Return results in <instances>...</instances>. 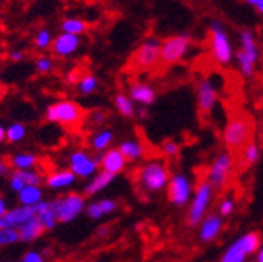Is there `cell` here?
<instances>
[{
	"mask_svg": "<svg viewBox=\"0 0 263 262\" xmlns=\"http://www.w3.org/2000/svg\"><path fill=\"white\" fill-rule=\"evenodd\" d=\"M113 181H115V176H113V174L105 173V171H99V173H96V174L91 178L89 184L85 187V195L94 196V195H97V193H101V191L105 190Z\"/></svg>",
	"mask_w": 263,
	"mask_h": 262,
	"instance_id": "23",
	"label": "cell"
},
{
	"mask_svg": "<svg viewBox=\"0 0 263 262\" xmlns=\"http://www.w3.org/2000/svg\"><path fill=\"white\" fill-rule=\"evenodd\" d=\"M97 88H99V80H97V77L94 74H89V73L85 74V76H82L80 80H79V83H77V90L83 96L92 94Z\"/></svg>",
	"mask_w": 263,
	"mask_h": 262,
	"instance_id": "29",
	"label": "cell"
},
{
	"mask_svg": "<svg viewBox=\"0 0 263 262\" xmlns=\"http://www.w3.org/2000/svg\"><path fill=\"white\" fill-rule=\"evenodd\" d=\"M191 43V37L188 35H176L164 40L160 47V61L164 64H173L180 61Z\"/></svg>",
	"mask_w": 263,
	"mask_h": 262,
	"instance_id": "9",
	"label": "cell"
},
{
	"mask_svg": "<svg viewBox=\"0 0 263 262\" xmlns=\"http://www.w3.org/2000/svg\"><path fill=\"white\" fill-rule=\"evenodd\" d=\"M99 170L97 162L85 151H74L69 155V171L76 178H92Z\"/></svg>",
	"mask_w": 263,
	"mask_h": 262,
	"instance_id": "13",
	"label": "cell"
},
{
	"mask_svg": "<svg viewBox=\"0 0 263 262\" xmlns=\"http://www.w3.org/2000/svg\"><path fill=\"white\" fill-rule=\"evenodd\" d=\"M234 211H235V203H234V200L226 198V200L219 204V215H221V217H229Z\"/></svg>",
	"mask_w": 263,
	"mask_h": 262,
	"instance_id": "40",
	"label": "cell"
},
{
	"mask_svg": "<svg viewBox=\"0 0 263 262\" xmlns=\"http://www.w3.org/2000/svg\"><path fill=\"white\" fill-rule=\"evenodd\" d=\"M251 7H254L260 14H263V0H249L248 2Z\"/></svg>",
	"mask_w": 263,
	"mask_h": 262,
	"instance_id": "47",
	"label": "cell"
},
{
	"mask_svg": "<svg viewBox=\"0 0 263 262\" xmlns=\"http://www.w3.org/2000/svg\"><path fill=\"white\" fill-rule=\"evenodd\" d=\"M19 206L25 207H35L38 203L43 201V188L36 185H25L19 193H17Z\"/></svg>",
	"mask_w": 263,
	"mask_h": 262,
	"instance_id": "22",
	"label": "cell"
},
{
	"mask_svg": "<svg viewBox=\"0 0 263 262\" xmlns=\"http://www.w3.org/2000/svg\"><path fill=\"white\" fill-rule=\"evenodd\" d=\"M60 27H61V33H68V35H74V37H80L88 30L86 21H83L80 18H66L61 21Z\"/></svg>",
	"mask_w": 263,
	"mask_h": 262,
	"instance_id": "26",
	"label": "cell"
},
{
	"mask_svg": "<svg viewBox=\"0 0 263 262\" xmlns=\"http://www.w3.org/2000/svg\"><path fill=\"white\" fill-rule=\"evenodd\" d=\"M234 170V157L229 152H222L219 154L215 162L212 163V167L209 168V174H207V182L215 188H222L230 174H232Z\"/></svg>",
	"mask_w": 263,
	"mask_h": 262,
	"instance_id": "10",
	"label": "cell"
},
{
	"mask_svg": "<svg viewBox=\"0 0 263 262\" xmlns=\"http://www.w3.org/2000/svg\"><path fill=\"white\" fill-rule=\"evenodd\" d=\"M52 33L47 30V28H41L36 31L35 35V47L38 50H46V49H50L52 46Z\"/></svg>",
	"mask_w": 263,
	"mask_h": 262,
	"instance_id": "31",
	"label": "cell"
},
{
	"mask_svg": "<svg viewBox=\"0 0 263 262\" xmlns=\"http://www.w3.org/2000/svg\"><path fill=\"white\" fill-rule=\"evenodd\" d=\"M25 185H36V187H41V182H43V176L35 171V170H28V171H19Z\"/></svg>",
	"mask_w": 263,
	"mask_h": 262,
	"instance_id": "34",
	"label": "cell"
},
{
	"mask_svg": "<svg viewBox=\"0 0 263 262\" xmlns=\"http://www.w3.org/2000/svg\"><path fill=\"white\" fill-rule=\"evenodd\" d=\"M261 247L258 233H248L230 245L221 257V262H245L249 254H254Z\"/></svg>",
	"mask_w": 263,
	"mask_h": 262,
	"instance_id": "7",
	"label": "cell"
},
{
	"mask_svg": "<svg viewBox=\"0 0 263 262\" xmlns=\"http://www.w3.org/2000/svg\"><path fill=\"white\" fill-rule=\"evenodd\" d=\"M252 121L248 116H237L230 119L224 129V143L230 151L243 149L252 135Z\"/></svg>",
	"mask_w": 263,
	"mask_h": 262,
	"instance_id": "3",
	"label": "cell"
},
{
	"mask_svg": "<svg viewBox=\"0 0 263 262\" xmlns=\"http://www.w3.org/2000/svg\"><path fill=\"white\" fill-rule=\"evenodd\" d=\"M21 262H44V256L40 251H27L22 256Z\"/></svg>",
	"mask_w": 263,
	"mask_h": 262,
	"instance_id": "41",
	"label": "cell"
},
{
	"mask_svg": "<svg viewBox=\"0 0 263 262\" xmlns=\"http://www.w3.org/2000/svg\"><path fill=\"white\" fill-rule=\"evenodd\" d=\"M24 58H25V52L21 50V49H14V50L10 52V60L14 61V63H19V61H22Z\"/></svg>",
	"mask_w": 263,
	"mask_h": 262,
	"instance_id": "44",
	"label": "cell"
},
{
	"mask_svg": "<svg viewBox=\"0 0 263 262\" xmlns=\"http://www.w3.org/2000/svg\"><path fill=\"white\" fill-rule=\"evenodd\" d=\"M17 262H21V260H17Z\"/></svg>",
	"mask_w": 263,
	"mask_h": 262,
	"instance_id": "52",
	"label": "cell"
},
{
	"mask_svg": "<svg viewBox=\"0 0 263 262\" xmlns=\"http://www.w3.org/2000/svg\"><path fill=\"white\" fill-rule=\"evenodd\" d=\"M76 179L77 178L69 170H57L46 178V185L52 190H64L74 185Z\"/></svg>",
	"mask_w": 263,
	"mask_h": 262,
	"instance_id": "21",
	"label": "cell"
},
{
	"mask_svg": "<svg viewBox=\"0 0 263 262\" xmlns=\"http://www.w3.org/2000/svg\"><path fill=\"white\" fill-rule=\"evenodd\" d=\"M16 231L19 234V242L30 243V242H35L36 239H40V236L44 233V229H43L41 223L38 221V218L33 217L28 221H25L24 224H21Z\"/></svg>",
	"mask_w": 263,
	"mask_h": 262,
	"instance_id": "20",
	"label": "cell"
},
{
	"mask_svg": "<svg viewBox=\"0 0 263 262\" xmlns=\"http://www.w3.org/2000/svg\"><path fill=\"white\" fill-rule=\"evenodd\" d=\"M241 154H243V160L246 162V165H252V163H255L260 159V148H258L257 143L249 142L241 149Z\"/></svg>",
	"mask_w": 263,
	"mask_h": 262,
	"instance_id": "30",
	"label": "cell"
},
{
	"mask_svg": "<svg viewBox=\"0 0 263 262\" xmlns=\"http://www.w3.org/2000/svg\"><path fill=\"white\" fill-rule=\"evenodd\" d=\"M99 168L105 173H110L113 176L122 173L127 167V162L124 160V157L121 155V152L118 151V148H111L107 149L105 152H102L101 155L94 157Z\"/></svg>",
	"mask_w": 263,
	"mask_h": 262,
	"instance_id": "14",
	"label": "cell"
},
{
	"mask_svg": "<svg viewBox=\"0 0 263 262\" xmlns=\"http://www.w3.org/2000/svg\"><path fill=\"white\" fill-rule=\"evenodd\" d=\"M222 229V220L219 215H207L202 221H201V228H199V239L202 242H212L215 240Z\"/></svg>",
	"mask_w": 263,
	"mask_h": 262,
	"instance_id": "18",
	"label": "cell"
},
{
	"mask_svg": "<svg viewBox=\"0 0 263 262\" xmlns=\"http://www.w3.org/2000/svg\"><path fill=\"white\" fill-rule=\"evenodd\" d=\"M257 262H263V247H260L258 254H257Z\"/></svg>",
	"mask_w": 263,
	"mask_h": 262,
	"instance_id": "51",
	"label": "cell"
},
{
	"mask_svg": "<svg viewBox=\"0 0 263 262\" xmlns=\"http://www.w3.org/2000/svg\"><path fill=\"white\" fill-rule=\"evenodd\" d=\"M108 233H110V226L102 224V226H99V228H97L96 236H97V237H107V236H108Z\"/></svg>",
	"mask_w": 263,
	"mask_h": 262,
	"instance_id": "46",
	"label": "cell"
},
{
	"mask_svg": "<svg viewBox=\"0 0 263 262\" xmlns=\"http://www.w3.org/2000/svg\"><path fill=\"white\" fill-rule=\"evenodd\" d=\"M27 135V127L24 123H13L5 129V140L10 143H19Z\"/></svg>",
	"mask_w": 263,
	"mask_h": 262,
	"instance_id": "28",
	"label": "cell"
},
{
	"mask_svg": "<svg viewBox=\"0 0 263 262\" xmlns=\"http://www.w3.org/2000/svg\"><path fill=\"white\" fill-rule=\"evenodd\" d=\"M128 97L135 104L147 107V106H152L155 102L157 94H155V90L149 83H146V82H135V83H132V86L128 90Z\"/></svg>",
	"mask_w": 263,
	"mask_h": 262,
	"instance_id": "17",
	"label": "cell"
},
{
	"mask_svg": "<svg viewBox=\"0 0 263 262\" xmlns=\"http://www.w3.org/2000/svg\"><path fill=\"white\" fill-rule=\"evenodd\" d=\"M212 198H213V187L207 181H202L197 184L194 196L191 200L188 215H186L188 224H191V226L201 224V221L205 218V214H207Z\"/></svg>",
	"mask_w": 263,
	"mask_h": 262,
	"instance_id": "6",
	"label": "cell"
},
{
	"mask_svg": "<svg viewBox=\"0 0 263 262\" xmlns=\"http://www.w3.org/2000/svg\"><path fill=\"white\" fill-rule=\"evenodd\" d=\"M160 47H161V43L158 40L151 38L144 41L134 54V64L141 69L155 68L160 63Z\"/></svg>",
	"mask_w": 263,
	"mask_h": 262,
	"instance_id": "12",
	"label": "cell"
},
{
	"mask_svg": "<svg viewBox=\"0 0 263 262\" xmlns=\"http://www.w3.org/2000/svg\"><path fill=\"white\" fill-rule=\"evenodd\" d=\"M83 118V109L69 99H63L50 104L46 110V119L49 123H57L63 126H74L79 124Z\"/></svg>",
	"mask_w": 263,
	"mask_h": 262,
	"instance_id": "4",
	"label": "cell"
},
{
	"mask_svg": "<svg viewBox=\"0 0 263 262\" xmlns=\"http://www.w3.org/2000/svg\"><path fill=\"white\" fill-rule=\"evenodd\" d=\"M88 119L92 126H104L108 119V113L105 110H101V109H97V110H92L89 115H88Z\"/></svg>",
	"mask_w": 263,
	"mask_h": 262,
	"instance_id": "35",
	"label": "cell"
},
{
	"mask_svg": "<svg viewBox=\"0 0 263 262\" xmlns=\"http://www.w3.org/2000/svg\"><path fill=\"white\" fill-rule=\"evenodd\" d=\"M113 138H115L113 130L101 129V130H97V132H94L89 137V146L96 152H105L110 148V145L113 143Z\"/></svg>",
	"mask_w": 263,
	"mask_h": 262,
	"instance_id": "24",
	"label": "cell"
},
{
	"mask_svg": "<svg viewBox=\"0 0 263 262\" xmlns=\"http://www.w3.org/2000/svg\"><path fill=\"white\" fill-rule=\"evenodd\" d=\"M218 101V91L210 79H204L197 83V107L201 113H210Z\"/></svg>",
	"mask_w": 263,
	"mask_h": 262,
	"instance_id": "15",
	"label": "cell"
},
{
	"mask_svg": "<svg viewBox=\"0 0 263 262\" xmlns=\"http://www.w3.org/2000/svg\"><path fill=\"white\" fill-rule=\"evenodd\" d=\"M24 187H25V182H24L21 173H19V171L11 173V174H10V188H11L13 191H16V193H19Z\"/></svg>",
	"mask_w": 263,
	"mask_h": 262,
	"instance_id": "38",
	"label": "cell"
},
{
	"mask_svg": "<svg viewBox=\"0 0 263 262\" xmlns=\"http://www.w3.org/2000/svg\"><path fill=\"white\" fill-rule=\"evenodd\" d=\"M8 212V206H7V201L0 196V217H4L5 214Z\"/></svg>",
	"mask_w": 263,
	"mask_h": 262,
	"instance_id": "48",
	"label": "cell"
},
{
	"mask_svg": "<svg viewBox=\"0 0 263 262\" xmlns=\"http://www.w3.org/2000/svg\"><path fill=\"white\" fill-rule=\"evenodd\" d=\"M115 107H116L118 113L125 116V118L135 116V112H137L135 102L132 101L128 97V94H125V93H118L115 96Z\"/></svg>",
	"mask_w": 263,
	"mask_h": 262,
	"instance_id": "27",
	"label": "cell"
},
{
	"mask_svg": "<svg viewBox=\"0 0 263 262\" xmlns=\"http://www.w3.org/2000/svg\"><path fill=\"white\" fill-rule=\"evenodd\" d=\"M10 163H7L5 159L0 157V178H5V176H10Z\"/></svg>",
	"mask_w": 263,
	"mask_h": 262,
	"instance_id": "45",
	"label": "cell"
},
{
	"mask_svg": "<svg viewBox=\"0 0 263 262\" xmlns=\"http://www.w3.org/2000/svg\"><path fill=\"white\" fill-rule=\"evenodd\" d=\"M210 50L216 63L219 64H227L230 63L234 57L232 44H230L229 35L219 21H212L210 22Z\"/></svg>",
	"mask_w": 263,
	"mask_h": 262,
	"instance_id": "5",
	"label": "cell"
},
{
	"mask_svg": "<svg viewBox=\"0 0 263 262\" xmlns=\"http://www.w3.org/2000/svg\"><path fill=\"white\" fill-rule=\"evenodd\" d=\"M170 170L163 162L151 160L138 170V185L147 193H158L168 187Z\"/></svg>",
	"mask_w": 263,
	"mask_h": 262,
	"instance_id": "1",
	"label": "cell"
},
{
	"mask_svg": "<svg viewBox=\"0 0 263 262\" xmlns=\"http://www.w3.org/2000/svg\"><path fill=\"white\" fill-rule=\"evenodd\" d=\"M85 212H86V215H88L91 220H101L102 217H105V215H104V212H102V209H101V206H99V203H97V201L89 203V204L86 206Z\"/></svg>",
	"mask_w": 263,
	"mask_h": 262,
	"instance_id": "36",
	"label": "cell"
},
{
	"mask_svg": "<svg viewBox=\"0 0 263 262\" xmlns=\"http://www.w3.org/2000/svg\"><path fill=\"white\" fill-rule=\"evenodd\" d=\"M80 69L79 68H74V69H71L68 74H66V82H68L69 85H77L79 83V80H80Z\"/></svg>",
	"mask_w": 263,
	"mask_h": 262,
	"instance_id": "42",
	"label": "cell"
},
{
	"mask_svg": "<svg viewBox=\"0 0 263 262\" xmlns=\"http://www.w3.org/2000/svg\"><path fill=\"white\" fill-rule=\"evenodd\" d=\"M97 203H99V206H101L104 215H108V214H113L115 211H118V201H115V200L102 198V200H99Z\"/></svg>",
	"mask_w": 263,
	"mask_h": 262,
	"instance_id": "39",
	"label": "cell"
},
{
	"mask_svg": "<svg viewBox=\"0 0 263 262\" xmlns=\"http://www.w3.org/2000/svg\"><path fill=\"white\" fill-rule=\"evenodd\" d=\"M50 207V204H49V201H41V203H38L35 207H33V212H35V217H38V215H41L43 212H46L47 209Z\"/></svg>",
	"mask_w": 263,
	"mask_h": 262,
	"instance_id": "43",
	"label": "cell"
},
{
	"mask_svg": "<svg viewBox=\"0 0 263 262\" xmlns=\"http://www.w3.org/2000/svg\"><path fill=\"white\" fill-rule=\"evenodd\" d=\"M80 47V37L68 35V33H60L52 41V52L53 55L60 58H66L74 55Z\"/></svg>",
	"mask_w": 263,
	"mask_h": 262,
	"instance_id": "16",
	"label": "cell"
},
{
	"mask_svg": "<svg viewBox=\"0 0 263 262\" xmlns=\"http://www.w3.org/2000/svg\"><path fill=\"white\" fill-rule=\"evenodd\" d=\"M118 151L121 152V155L124 157L125 162L135 163V162H138V160L143 159V155H144V145L140 140L127 138V140H124L118 146Z\"/></svg>",
	"mask_w": 263,
	"mask_h": 262,
	"instance_id": "19",
	"label": "cell"
},
{
	"mask_svg": "<svg viewBox=\"0 0 263 262\" xmlns=\"http://www.w3.org/2000/svg\"><path fill=\"white\" fill-rule=\"evenodd\" d=\"M58 223H69L86 209V198L82 193H66L49 203Z\"/></svg>",
	"mask_w": 263,
	"mask_h": 262,
	"instance_id": "2",
	"label": "cell"
},
{
	"mask_svg": "<svg viewBox=\"0 0 263 262\" xmlns=\"http://www.w3.org/2000/svg\"><path fill=\"white\" fill-rule=\"evenodd\" d=\"M38 218V221L41 223V226H43V229L44 231H52V229L57 226V217H55V214L52 212V209L49 207L46 212H43L41 215H38L36 217Z\"/></svg>",
	"mask_w": 263,
	"mask_h": 262,
	"instance_id": "32",
	"label": "cell"
},
{
	"mask_svg": "<svg viewBox=\"0 0 263 262\" xmlns=\"http://www.w3.org/2000/svg\"><path fill=\"white\" fill-rule=\"evenodd\" d=\"M168 196H170V201L174 204V206H185L190 203V198L193 195V185H191V181L182 174V173H176L170 178V182H168Z\"/></svg>",
	"mask_w": 263,
	"mask_h": 262,
	"instance_id": "11",
	"label": "cell"
},
{
	"mask_svg": "<svg viewBox=\"0 0 263 262\" xmlns=\"http://www.w3.org/2000/svg\"><path fill=\"white\" fill-rule=\"evenodd\" d=\"M135 115H137L138 118H141V119H146V118H147V110H146V107H140V109H137Z\"/></svg>",
	"mask_w": 263,
	"mask_h": 262,
	"instance_id": "49",
	"label": "cell"
},
{
	"mask_svg": "<svg viewBox=\"0 0 263 262\" xmlns=\"http://www.w3.org/2000/svg\"><path fill=\"white\" fill-rule=\"evenodd\" d=\"M5 142V127L0 124V145Z\"/></svg>",
	"mask_w": 263,
	"mask_h": 262,
	"instance_id": "50",
	"label": "cell"
},
{
	"mask_svg": "<svg viewBox=\"0 0 263 262\" xmlns=\"http://www.w3.org/2000/svg\"><path fill=\"white\" fill-rule=\"evenodd\" d=\"M38 163V157L31 152H17L11 157L10 167L14 168V171H28L33 170Z\"/></svg>",
	"mask_w": 263,
	"mask_h": 262,
	"instance_id": "25",
	"label": "cell"
},
{
	"mask_svg": "<svg viewBox=\"0 0 263 262\" xmlns=\"http://www.w3.org/2000/svg\"><path fill=\"white\" fill-rule=\"evenodd\" d=\"M53 60L52 57H47V55H40L35 61V68H36V73L40 74H47L53 69Z\"/></svg>",
	"mask_w": 263,
	"mask_h": 262,
	"instance_id": "33",
	"label": "cell"
},
{
	"mask_svg": "<svg viewBox=\"0 0 263 262\" xmlns=\"http://www.w3.org/2000/svg\"><path fill=\"white\" fill-rule=\"evenodd\" d=\"M161 151L164 155H168V157H176L180 151V146L177 142H173V140H168V142H164L161 145Z\"/></svg>",
	"mask_w": 263,
	"mask_h": 262,
	"instance_id": "37",
	"label": "cell"
},
{
	"mask_svg": "<svg viewBox=\"0 0 263 262\" xmlns=\"http://www.w3.org/2000/svg\"><path fill=\"white\" fill-rule=\"evenodd\" d=\"M237 58H238V63H240L241 73L246 77L252 76L255 63L258 60V47H257L254 35L251 33L249 30L241 31V50L237 54Z\"/></svg>",
	"mask_w": 263,
	"mask_h": 262,
	"instance_id": "8",
	"label": "cell"
}]
</instances>
